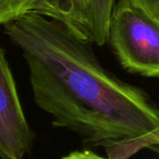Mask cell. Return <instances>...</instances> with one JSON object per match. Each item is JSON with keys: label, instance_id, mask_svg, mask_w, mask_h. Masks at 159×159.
I'll return each mask as SVG.
<instances>
[{"label": "cell", "instance_id": "cell-7", "mask_svg": "<svg viewBox=\"0 0 159 159\" xmlns=\"http://www.w3.org/2000/svg\"><path fill=\"white\" fill-rule=\"evenodd\" d=\"M62 159H107L96 152H92L89 149L84 150H75V152H70L69 155L64 156Z\"/></svg>", "mask_w": 159, "mask_h": 159}, {"label": "cell", "instance_id": "cell-6", "mask_svg": "<svg viewBox=\"0 0 159 159\" xmlns=\"http://www.w3.org/2000/svg\"><path fill=\"white\" fill-rule=\"evenodd\" d=\"M154 20L159 21V0H130Z\"/></svg>", "mask_w": 159, "mask_h": 159}, {"label": "cell", "instance_id": "cell-5", "mask_svg": "<svg viewBox=\"0 0 159 159\" xmlns=\"http://www.w3.org/2000/svg\"><path fill=\"white\" fill-rule=\"evenodd\" d=\"M11 9L12 21L29 12L59 21L61 14V0H11Z\"/></svg>", "mask_w": 159, "mask_h": 159}, {"label": "cell", "instance_id": "cell-3", "mask_svg": "<svg viewBox=\"0 0 159 159\" xmlns=\"http://www.w3.org/2000/svg\"><path fill=\"white\" fill-rule=\"evenodd\" d=\"M33 141L11 69L0 47V159H23Z\"/></svg>", "mask_w": 159, "mask_h": 159}, {"label": "cell", "instance_id": "cell-1", "mask_svg": "<svg viewBox=\"0 0 159 159\" xmlns=\"http://www.w3.org/2000/svg\"><path fill=\"white\" fill-rule=\"evenodd\" d=\"M29 68L33 98L52 124L107 159L158 150L159 115L149 96L104 68L92 43L59 21L29 12L5 24Z\"/></svg>", "mask_w": 159, "mask_h": 159}, {"label": "cell", "instance_id": "cell-2", "mask_svg": "<svg viewBox=\"0 0 159 159\" xmlns=\"http://www.w3.org/2000/svg\"><path fill=\"white\" fill-rule=\"evenodd\" d=\"M107 42L124 70L145 77L159 76V21L130 0L113 5Z\"/></svg>", "mask_w": 159, "mask_h": 159}, {"label": "cell", "instance_id": "cell-4", "mask_svg": "<svg viewBox=\"0 0 159 159\" xmlns=\"http://www.w3.org/2000/svg\"><path fill=\"white\" fill-rule=\"evenodd\" d=\"M116 0H66L64 25L83 39L102 46Z\"/></svg>", "mask_w": 159, "mask_h": 159}, {"label": "cell", "instance_id": "cell-8", "mask_svg": "<svg viewBox=\"0 0 159 159\" xmlns=\"http://www.w3.org/2000/svg\"><path fill=\"white\" fill-rule=\"evenodd\" d=\"M12 21L11 0H0V25Z\"/></svg>", "mask_w": 159, "mask_h": 159}]
</instances>
